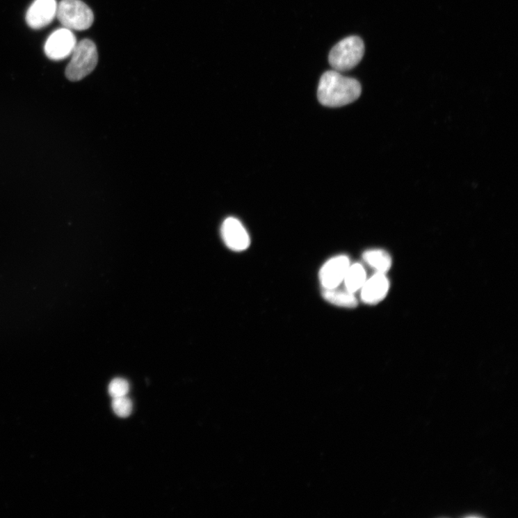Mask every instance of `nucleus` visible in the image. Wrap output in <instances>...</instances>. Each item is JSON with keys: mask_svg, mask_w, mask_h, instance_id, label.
Segmentation results:
<instances>
[{"mask_svg": "<svg viewBox=\"0 0 518 518\" xmlns=\"http://www.w3.org/2000/svg\"><path fill=\"white\" fill-rule=\"evenodd\" d=\"M361 94L362 86L359 81L344 76L337 71L326 72L320 79L318 97L324 106H345L358 99Z\"/></svg>", "mask_w": 518, "mask_h": 518, "instance_id": "f257e3e1", "label": "nucleus"}, {"mask_svg": "<svg viewBox=\"0 0 518 518\" xmlns=\"http://www.w3.org/2000/svg\"><path fill=\"white\" fill-rule=\"evenodd\" d=\"M364 54V44L361 38L354 35L340 41L329 54V63L339 72L356 67Z\"/></svg>", "mask_w": 518, "mask_h": 518, "instance_id": "f03ea898", "label": "nucleus"}, {"mask_svg": "<svg viewBox=\"0 0 518 518\" xmlns=\"http://www.w3.org/2000/svg\"><path fill=\"white\" fill-rule=\"evenodd\" d=\"M71 56V60L65 71V75L70 81H78L84 79L97 65V47L90 39H84L77 43Z\"/></svg>", "mask_w": 518, "mask_h": 518, "instance_id": "7ed1b4c3", "label": "nucleus"}, {"mask_svg": "<svg viewBox=\"0 0 518 518\" xmlns=\"http://www.w3.org/2000/svg\"><path fill=\"white\" fill-rule=\"evenodd\" d=\"M56 17L64 28L74 31H86L94 23V13L81 0H61L58 4Z\"/></svg>", "mask_w": 518, "mask_h": 518, "instance_id": "20e7f679", "label": "nucleus"}, {"mask_svg": "<svg viewBox=\"0 0 518 518\" xmlns=\"http://www.w3.org/2000/svg\"><path fill=\"white\" fill-rule=\"evenodd\" d=\"M76 44V36L71 30L60 29L52 33L47 39L45 54L51 60H63L72 54Z\"/></svg>", "mask_w": 518, "mask_h": 518, "instance_id": "39448f33", "label": "nucleus"}, {"mask_svg": "<svg viewBox=\"0 0 518 518\" xmlns=\"http://www.w3.org/2000/svg\"><path fill=\"white\" fill-rule=\"evenodd\" d=\"M221 235L225 245L234 252H243L251 243L250 235L244 226L235 218H227L224 220Z\"/></svg>", "mask_w": 518, "mask_h": 518, "instance_id": "423d86ee", "label": "nucleus"}, {"mask_svg": "<svg viewBox=\"0 0 518 518\" xmlns=\"http://www.w3.org/2000/svg\"><path fill=\"white\" fill-rule=\"evenodd\" d=\"M350 265V260L345 255L335 257L325 263L319 273V280L323 289L340 286Z\"/></svg>", "mask_w": 518, "mask_h": 518, "instance_id": "0eeeda50", "label": "nucleus"}, {"mask_svg": "<svg viewBox=\"0 0 518 518\" xmlns=\"http://www.w3.org/2000/svg\"><path fill=\"white\" fill-rule=\"evenodd\" d=\"M56 0H35L26 13V23L33 29L49 26L56 17Z\"/></svg>", "mask_w": 518, "mask_h": 518, "instance_id": "6e6552de", "label": "nucleus"}, {"mask_svg": "<svg viewBox=\"0 0 518 518\" xmlns=\"http://www.w3.org/2000/svg\"><path fill=\"white\" fill-rule=\"evenodd\" d=\"M389 289V282L385 274L377 273L362 287V300L367 305H377L386 298Z\"/></svg>", "mask_w": 518, "mask_h": 518, "instance_id": "1a4fd4ad", "label": "nucleus"}, {"mask_svg": "<svg viewBox=\"0 0 518 518\" xmlns=\"http://www.w3.org/2000/svg\"><path fill=\"white\" fill-rule=\"evenodd\" d=\"M340 286L331 289H323V298L330 304L343 307L355 308L358 305L355 293L348 291L346 288Z\"/></svg>", "mask_w": 518, "mask_h": 518, "instance_id": "9d476101", "label": "nucleus"}, {"mask_svg": "<svg viewBox=\"0 0 518 518\" xmlns=\"http://www.w3.org/2000/svg\"><path fill=\"white\" fill-rule=\"evenodd\" d=\"M366 280V274L361 264L350 265L346 274L343 282L345 288L352 293L359 291Z\"/></svg>", "mask_w": 518, "mask_h": 518, "instance_id": "9b49d317", "label": "nucleus"}, {"mask_svg": "<svg viewBox=\"0 0 518 518\" xmlns=\"http://www.w3.org/2000/svg\"><path fill=\"white\" fill-rule=\"evenodd\" d=\"M364 261L377 273L386 274L391 266V258L385 251L381 250H369L364 253Z\"/></svg>", "mask_w": 518, "mask_h": 518, "instance_id": "f8f14e48", "label": "nucleus"}, {"mask_svg": "<svg viewBox=\"0 0 518 518\" xmlns=\"http://www.w3.org/2000/svg\"><path fill=\"white\" fill-rule=\"evenodd\" d=\"M112 407L118 416L127 418L133 411V403L127 396L113 398Z\"/></svg>", "mask_w": 518, "mask_h": 518, "instance_id": "ddd939ff", "label": "nucleus"}, {"mask_svg": "<svg viewBox=\"0 0 518 518\" xmlns=\"http://www.w3.org/2000/svg\"><path fill=\"white\" fill-rule=\"evenodd\" d=\"M130 389L129 382L122 378L114 379L109 385L108 391L113 398L127 396Z\"/></svg>", "mask_w": 518, "mask_h": 518, "instance_id": "4468645a", "label": "nucleus"}]
</instances>
